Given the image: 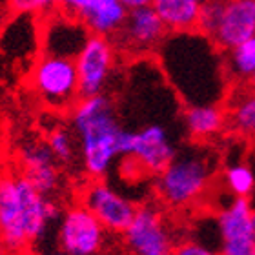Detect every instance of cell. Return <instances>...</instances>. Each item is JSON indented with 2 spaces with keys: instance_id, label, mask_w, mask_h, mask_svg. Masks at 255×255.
<instances>
[{
  "instance_id": "cell-1",
  "label": "cell",
  "mask_w": 255,
  "mask_h": 255,
  "mask_svg": "<svg viewBox=\"0 0 255 255\" xmlns=\"http://www.w3.org/2000/svg\"><path fill=\"white\" fill-rule=\"evenodd\" d=\"M160 69L188 104H224L232 91L224 51L201 31L168 33L157 49Z\"/></svg>"
},
{
  "instance_id": "cell-2",
  "label": "cell",
  "mask_w": 255,
  "mask_h": 255,
  "mask_svg": "<svg viewBox=\"0 0 255 255\" xmlns=\"http://www.w3.org/2000/svg\"><path fill=\"white\" fill-rule=\"evenodd\" d=\"M60 213L53 197L40 193L20 171H0V248L5 254L35 252Z\"/></svg>"
},
{
  "instance_id": "cell-3",
  "label": "cell",
  "mask_w": 255,
  "mask_h": 255,
  "mask_svg": "<svg viewBox=\"0 0 255 255\" xmlns=\"http://www.w3.org/2000/svg\"><path fill=\"white\" fill-rule=\"evenodd\" d=\"M68 115L82 171L88 179H104L121 159V140L126 129L115 104L106 93L80 97Z\"/></svg>"
},
{
  "instance_id": "cell-4",
  "label": "cell",
  "mask_w": 255,
  "mask_h": 255,
  "mask_svg": "<svg viewBox=\"0 0 255 255\" xmlns=\"http://www.w3.org/2000/svg\"><path fill=\"white\" fill-rule=\"evenodd\" d=\"M213 182V164L202 153H177L157 175L159 201L173 210H186L208 195Z\"/></svg>"
},
{
  "instance_id": "cell-5",
  "label": "cell",
  "mask_w": 255,
  "mask_h": 255,
  "mask_svg": "<svg viewBox=\"0 0 255 255\" xmlns=\"http://www.w3.org/2000/svg\"><path fill=\"white\" fill-rule=\"evenodd\" d=\"M27 84L35 97L51 112L68 113L80 99L73 59L40 53L27 68Z\"/></svg>"
},
{
  "instance_id": "cell-6",
  "label": "cell",
  "mask_w": 255,
  "mask_h": 255,
  "mask_svg": "<svg viewBox=\"0 0 255 255\" xmlns=\"http://www.w3.org/2000/svg\"><path fill=\"white\" fill-rule=\"evenodd\" d=\"M177 146L164 124L149 123L138 129H124L121 140V159L131 160L146 173L159 175L175 159Z\"/></svg>"
},
{
  "instance_id": "cell-7",
  "label": "cell",
  "mask_w": 255,
  "mask_h": 255,
  "mask_svg": "<svg viewBox=\"0 0 255 255\" xmlns=\"http://www.w3.org/2000/svg\"><path fill=\"white\" fill-rule=\"evenodd\" d=\"M57 250L66 255H101L108 230L80 202L62 210L57 221Z\"/></svg>"
},
{
  "instance_id": "cell-8",
  "label": "cell",
  "mask_w": 255,
  "mask_h": 255,
  "mask_svg": "<svg viewBox=\"0 0 255 255\" xmlns=\"http://www.w3.org/2000/svg\"><path fill=\"white\" fill-rule=\"evenodd\" d=\"M121 235L129 255H171L177 245L170 223L157 204L137 206Z\"/></svg>"
},
{
  "instance_id": "cell-9",
  "label": "cell",
  "mask_w": 255,
  "mask_h": 255,
  "mask_svg": "<svg viewBox=\"0 0 255 255\" xmlns=\"http://www.w3.org/2000/svg\"><path fill=\"white\" fill-rule=\"evenodd\" d=\"M119 49L110 37L90 35L75 57L80 97L106 93L119 62Z\"/></svg>"
},
{
  "instance_id": "cell-10",
  "label": "cell",
  "mask_w": 255,
  "mask_h": 255,
  "mask_svg": "<svg viewBox=\"0 0 255 255\" xmlns=\"http://www.w3.org/2000/svg\"><path fill=\"white\" fill-rule=\"evenodd\" d=\"M166 37H168V29L153 7L148 5V7L128 11L126 20L112 40L121 55L140 59L146 55L157 53V49L164 42Z\"/></svg>"
},
{
  "instance_id": "cell-11",
  "label": "cell",
  "mask_w": 255,
  "mask_h": 255,
  "mask_svg": "<svg viewBox=\"0 0 255 255\" xmlns=\"http://www.w3.org/2000/svg\"><path fill=\"white\" fill-rule=\"evenodd\" d=\"M79 202L101 221L108 234H123L137 212V204L104 179H90L80 190Z\"/></svg>"
},
{
  "instance_id": "cell-12",
  "label": "cell",
  "mask_w": 255,
  "mask_h": 255,
  "mask_svg": "<svg viewBox=\"0 0 255 255\" xmlns=\"http://www.w3.org/2000/svg\"><path fill=\"white\" fill-rule=\"evenodd\" d=\"M254 206L250 199L232 197L217 213L219 255H254L255 243L252 237Z\"/></svg>"
},
{
  "instance_id": "cell-13",
  "label": "cell",
  "mask_w": 255,
  "mask_h": 255,
  "mask_svg": "<svg viewBox=\"0 0 255 255\" xmlns=\"http://www.w3.org/2000/svg\"><path fill=\"white\" fill-rule=\"evenodd\" d=\"M18 171L37 188L40 193L53 197L60 190L62 173L60 164L53 157L46 138H27L16 151Z\"/></svg>"
},
{
  "instance_id": "cell-14",
  "label": "cell",
  "mask_w": 255,
  "mask_h": 255,
  "mask_svg": "<svg viewBox=\"0 0 255 255\" xmlns=\"http://www.w3.org/2000/svg\"><path fill=\"white\" fill-rule=\"evenodd\" d=\"M255 37V0H219V15L210 40L228 51Z\"/></svg>"
},
{
  "instance_id": "cell-15",
  "label": "cell",
  "mask_w": 255,
  "mask_h": 255,
  "mask_svg": "<svg viewBox=\"0 0 255 255\" xmlns=\"http://www.w3.org/2000/svg\"><path fill=\"white\" fill-rule=\"evenodd\" d=\"M42 20L31 15H9L0 29V53L29 68L40 55Z\"/></svg>"
},
{
  "instance_id": "cell-16",
  "label": "cell",
  "mask_w": 255,
  "mask_h": 255,
  "mask_svg": "<svg viewBox=\"0 0 255 255\" xmlns=\"http://www.w3.org/2000/svg\"><path fill=\"white\" fill-rule=\"evenodd\" d=\"M90 37V31L77 18L64 11H57L42 20L40 53L75 59Z\"/></svg>"
},
{
  "instance_id": "cell-17",
  "label": "cell",
  "mask_w": 255,
  "mask_h": 255,
  "mask_svg": "<svg viewBox=\"0 0 255 255\" xmlns=\"http://www.w3.org/2000/svg\"><path fill=\"white\" fill-rule=\"evenodd\" d=\"M182 121L188 137L195 142L213 140L228 128L224 104H188Z\"/></svg>"
},
{
  "instance_id": "cell-18",
  "label": "cell",
  "mask_w": 255,
  "mask_h": 255,
  "mask_svg": "<svg viewBox=\"0 0 255 255\" xmlns=\"http://www.w3.org/2000/svg\"><path fill=\"white\" fill-rule=\"evenodd\" d=\"M224 108L230 131L241 138H255V90L248 86H235Z\"/></svg>"
},
{
  "instance_id": "cell-19",
  "label": "cell",
  "mask_w": 255,
  "mask_h": 255,
  "mask_svg": "<svg viewBox=\"0 0 255 255\" xmlns=\"http://www.w3.org/2000/svg\"><path fill=\"white\" fill-rule=\"evenodd\" d=\"M151 7L159 15L168 33L197 31L201 5L191 0H153Z\"/></svg>"
},
{
  "instance_id": "cell-20",
  "label": "cell",
  "mask_w": 255,
  "mask_h": 255,
  "mask_svg": "<svg viewBox=\"0 0 255 255\" xmlns=\"http://www.w3.org/2000/svg\"><path fill=\"white\" fill-rule=\"evenodd\" d=\"M230 80L235 86H246L255 73V37L224 51Z\"/></svg>"
},
{
  "instance_id": "cell-21",
  "label": "cell",
  "mask_w": 255,
  "mask_h": 255,
  "mask_svg": "<svg viewBox=\"0 0 255 255\" xmlns=\"http://www.w3.org/2000/svg\"><path fill=\"white\" fill-rule=\"evenodd\" d=\"M224 188L228 190L232 197H245L250 199V195L255 190V175L252 168L243 160L232 162L224 168L223 171Z\"/></svg>"
},
{
  "instance_id": "cell-22",
  "label": "cell",
  "mask_w": 255,
  "mask_h": 255,
  "mask_svg": "<svg viewBox=\"0 0 255 255\" xmlns=\"http://www.w3.org/2000/svg\"><path fill=\"white\" fill-rule=\"evenodd\" d=\"M49 149L53 157L57 159L60 166L75 164V160L79 159V149H77V140L71 131V128L66 126H55L49 129L46 137Z\"/></svg>"
},
{
  "instance_id": "cell-23",
  "label": "cell",
  "mask_w": 255,
  "mask_h": 255,
  "mask_svg": "<svg viewBox=\"0 0 255 255\" xmlns=\"http://www.w3.org/2000/svg\"><path fill=\"white\" fill-rule=\"evenodd\" d=\"M9 15H31L40 20L60 11V0H5Z\"/></svg>"
},
{
  "instance_id": "cell-24",
  "label": "cell",
  "mask_w": 255,
  "mask_h": 255,
  "mask_svg": "<svg viewBox=\"0 0 255 255\" xmlns=\"http://www.w3.org/2000/svg\"><path fill=\"white\" fill-rule=\"evenodd\" d=\"M171 255H219V252L197 239H181L177 241Z\"/></svg>"
},
{
  "instance_id": "cell-25",
  "label": "cell",
  "mask_w": 255,
  "mask_h": 255,
  "mask_svg": "<svg viewBox=\"0 0 255 255\" xmlns=\"http://www.w3.org/2000/svg\"><path fill=\"white\" fill-rule=\"evenodd\" d=\"M121 4L129 9H138V7H148V5L153 4V0H121Z\"/></svg>"
},
{
  "instance_id": "cell-26",
  "label": "cell",
  "mask_w": 255,
  "mask_h": 255,
  "mask_svg": "<svg viewBox=\"0 0 255 255\" xmlns=\"http://www.w3.org/2000/svg\"><path fill=\"white\" fill-rule=\"evenodd\" d=\"M7 16H9V9H7V5H5V0H0V29H2V26L5 24Z\"/></svg>"
},
{
  "instance_id": "cell-27",
  "label": "cell",
  "mask_w": 255,
  "mask_h": 255,
  "mask_svg": "<svg viewBox=\"0 0 255 255\" xmlns=\"http://www.w3.org/2000/svg\"><path fill=\"white\" fill-rule=\"evenodd\" d=\"M27 255H66V254H62L59 250H49V252H31V254Z\"/></svg>"
},
{
  "instance_id": "cell-28",
  "label": "cell",
  "mask_w": 255,
  "mask_h": 255,
  "mask_svg": "<svg viewBox=\"0 0 255 255\" xmlns=\"http://www.w3.org/2000/svg\"><path fill=\"white\" fill-rule=\"evenodd\" d=\"M246 86H248V88H252V90H255V73H254V77L248 80V84H246Z\"/></svg>"
},
{
  "instance_id": "cell-29",
  "label": "cell",
  "mask_w": 255,
  "mask_h": 255,
  "mask_svg": "<svg viewBox=\"0 0 255 255\" xmlns=\"http://www.w3.org/2000/svg\"><path fill=\"white\" fill-rule=\"evenodd\" d=\"M252 237H254V243H255V213H254V219H252Z\"/></svg>"
},
{
  "instance_id": "cell-30",
  "label": "cell",
  "mask_w": 255,
  "mask_h": 255,
  "mask_svg": "<svg viewBox=\"0 0 255 255\" xmlns=\"http://www.w3.org/2000/svg\"><path fill=\"white\" fill-rule=\"evenodd\" d=\"M191 2H195V4H199V5H202V4H206L208 0H191Z\"/></svg>"
},
{
  "instance_id": "cell-31",
  "label": "cell",
  "mask_w": 255,
  "mask_h": 255,
  "mask_svg": "<svg viewBox=\"0 0 255 255\" xmlns=\"http://www.w3.org/2000/svg\"><path fill=\"white\" fill-rule=\"evenodd\" d=\"M0 255H5V252H4V250H2V248H0Z\"/></svg>"
},
{
  "instance_id": "cell-32",
  "label": "cell",
  "mask_w": 255,
  "mask_h": 255,
  "mask_svg": "<svg viewBox=\"0 0 255 255\" xmlns=\"http://www.w3.org/2000/svg\"><path fill=\"white\" fill-rule=\"evenodd\" d=\"M254 255H255V254H254Z\"/></svg>"
}]
</instances>
